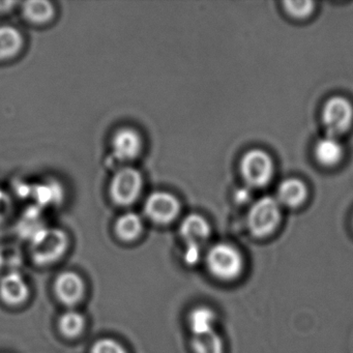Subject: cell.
Instances as JSON below:
<instances>
[{
    "instance_id": "obj_1",
    "label": "cell",
    "mask_w": 353,
    "mask_h": 353,
    "mask_svg": "<svg viewBox=\"0 0 353 353\" xmlns=\"http://www.w3.org/2000/svg\"><path fill=\"white\" fill-rule=\"evenodd\" d=\"M69 245V236L65 231L42 228L30 239V257L36 265L49 266L65 256Z\"/></svg>"
},
{
    "instance_id": "obj_2",
    "label": "cell",
    "mask_w": 353,
    "mask_h": 353,
    "mask_svg": "<svg viewBox=\"0 0 353 353\" xmlns=\"http://www.w3.org/2000/svg\"><path fill=\"white\" fill-rule=\"evenodd\" d=\"M206 268L218 280L231 282L241 276L245 270L243 254L234 245L219 243L206 252Z\"/></svg>"
},
{
    "instance_id": "obj_3",
    "label": "cell",
    "mask_w": 353,
    "mask_h": 353,
    "mask_svg": "<svg viewBox=\"0 0 353 353\" xmlns=\"http://www.w3.org/2000/svg\"><path fill=\"white\" fill-rule=\"evenodd\" d=\"M282 219V208L276 198L270 196L258 199L248 214V227L257 239L270 236L278 229Z\"/></svg>"
},
{
    "instance_id": "obj_4",
    "label": "cell",
    "mask_w": 353,
    "mask_h": 353,
    "mask_svg": "<svg viewBox=\"0 0 353 353\" xmlns=\"http://www.w3.org/2000/svg\"><path fill=\"white\" fill-rule=\"evenodd\" d=\"M212 234L210 223L201 214L185 216L179 226V235L187 245L185 260L188 264H196L201 257V249Z\"/></svg>"
},
{
    "instance_id": "obj_5",
    "label": "cell",
    "mask_w": 353,
    "mask_h": 353,
    "mask_svg": "<svg viewBox=\"0 0 353 353\" xmlns=\"http://www.w3.org/2000/svg\"><path fill=\"white\" fill-rule=\"evenodd\" d=\"M143 183V176L137 169L132 167L121 169L111 181V199L117 205H131L141 195Z\"/></svg>"
},
{
    "instance_id": "obj_6",
    "label": "cell",
    "mask_w": 353,
    "mask_h": 353,
    "mask_svg": "<svg viewBox=\"0 0 353 353\" xmlns=\"http://www.w3.org/2000/svg\"><path fill=\"white\" fill-rule=\"evenodd\" d=\"M321 119L326 135L336 138L352 125V104L343 97H332L324 104Z\"/></svg>"
},
{
    "instance_id": "obj_7",
    "label": "cell",
    "mask_w": 353,
    "mask_h": 353,
    "mask_svg": "<svg viewBox=\"0 0 353 353\" xmlns=\"http://www.w3.org/2000/svg\"><path fill=\"white\" fill-rule=\"evenodd\" d=\"M241 171L248 185L261 188L268 185L274 175V163L264 150H252L241 159Z\"/></svg>"
},
{
    "instance_id": "obj_8",
    "label": "cell",
    "mask_w": 353,
    "mask_h": 353,
    "mask_svg": "<svg viewBox=\"0 0 353 353\" xmlns=\"http://www.w3.org/2000/svg\"><path fill=\"white\" fill-rule=\"evenodd\" d=\"M144 212L154 224L168 225L174 222L181 212L179 200L169 192L158 191L146 199Z\"/></svg>"
},
{
    "instance_id": "obj_9",
    "label": "cell",
    "mask_w": 353,
    "mask_h": 353,
    "mask_svg": "<svg viewBox=\"0 0 353 353\" xmlns=\"http://www.w3.org/2000/svg\"><path fill=\"white\" fill-rule=\"evenodd\" d=\"M53 291L59 303L67 307H75L85 297L86 284L79 274L65 270L55 278Z\"/></svg>"
},
{
    "instance_id": "obj_10",
    "label": "cell",
    "mask_w": 353,
    "mask_h": 353,
    "mask_svg": "<svg viewBox=\"0 0 353 353\" xmlns=\"http://www.w3.org/2000/svg\"><path fill=\"white\" fill-rule=\"evenodd\" d=\"M30 295V285L19 272L13 270L0 278V301L8 307H21Z\"/></svg>"
},
{
    "instance_id": "obj_11",
    "label": "cell",
    "mask_w": 353,
    "mask_h": 353,
    "mask_svg": "<svg viewBox=\"0 0 353 353\" xmlns=\"http://www.w3.org/2000/svg\"><path fill=\"white\" fill-rule=\"evenodd\" d=\"M113 154L121 161H132L143 150V139L139 132L132 128L119 130L112 137Z\"/></svg>"
},
{
    "instance_id": "obj_12",
    "label": "cell",
    "mask_w": 353,
    "mask_h": 353,
    "mask_svg": "<svg viewBox=\"0 0 353 353\" xmlns=\"http://www.w3.org/2000/svg\"><path fill=\"white\" fill-rule=\"evenodd\" d=\"M23 45V36L17 28L11 26H0V63L18 57Z\"/></svg>"
},
{
    "instance_id": "obj_13",
    "label": "cell",
    "mask_w": 353,
    "mask_h": 353,
    "mask_svg": "<svg viewBox=\"0 0 353 353\" xmlns=\"http://www.w3.org/2000/svg\"><path fill=\"white\" fill-rule=\"evenodd\" d=\"M307 195V187L301 179H288L279 185L276 200L281 205L297 208L305 202Z\"/></svg>"
},
{
    "instance_id": "obj_14",
    "label": "cell",
    "mask_w": 353,
    "mask_h": 353,
    "mask_svg": "<svg viewBox=\"0 0 353 353\" xmlns=\"http://www.w3.org/2000/svg\"><path fill=\"white\" fill-rule=\"evenodd\" d=\"M143 221L135 212L123 214L117 219L114 225L115 234L125 243L137 241L143 233Z\"/></svg>"
},
{
    "instance_id": "obj_15",
    "label": "cell",
    "mask_w": 353,
    "mask_h": 353,
    "mask_svg": "<svg viewBox=\"0 0 353 353\" xmlns=\"http://www.w3.org/2000/svg\"><path fill=\"white\" fill-rule=\"evenodd\" d=\"M344 150L336 138L326 135L315 145V157L320 164L332 167L342 160Z\"/></svg>"
},
{
    "instance_id": "obj_16",
    "label": "cell",
    "mask_w": 353,
    "mask_h": 353,
    "mask_svg": "<svg viewBox=\"0 0 353 353\" xmlns=\"http://www.w3.org/2000/svg\"><path fill=\"white\" fill-rule=\"evenodd\" d=\"M22 13L30 23L44 26L54 18L55 9L47 0H30L22 6Z\"/></svg>"
},
{
    "instance_id": "obj_17",
    "label": "cell",
    "mask_w": 353,
    "mask_h": 353,
    "mask_svg": "<svg viewBox=\"0 0 353 353\" xmlns=\"http://www.w3.org/2000/svg\"><path fill=\"white\" fill-rule=\"evenodd\" d=\"M216 314L205 305L194 307L188 316V325L192 336L216 330Z\"/></svg>"
},
{
    "instance_id": "obj_18",
    "label": "cell",
    "mask_w": 353,
    "mask_h": 353,
    "mask_svg": "<svg viewBox=\"0 0 353 353\" xmlns=\"http://www.w3.org/2000/svg\"><path fill=\"white\" fill-rule=\"evenodd\" d=\"M57 325L59 332L65 338L74 340L83 334L86 328V319L80 312L69 310L61 314Z\"/></svg>"
},
{
    "instance_id": "obj_19",
    "label": "cell",
    "mask_w": 353,
    "mask_h": 353,
    "mask_svg": "<svg viewBox=\"0 0 353 353\" xmlns=\"http://www.w3.org/2000/svg\"><path fill=\"white\" fill-rule=\"evenodd\" d=\"M191 347L194 353H225L224 341L216 330L192 336Z\"/></svg>"
},
{
    "instance_id": "obj_20",
    "label": "cell",
    "mask_w": 353,
    "mask_h": 353,
    "mask_svg": "<svg viewBox=\"0 0 353 353\" xmlns=\"http://www.w3.org/2000/svg\"><path fill=\"white\" fill-rule=\"evenodd\" d=\"M285 11L295 19H305L309 17L314 11L315 3L313 1H307V0H303V1H284Z\"/></svg>"
},
{
    "instance_id": "obj_21",
    "label": "cell",
    "mask_w": 353,
    "mask_h": 353,
    "mask_svg": "<svg viewBox=\"0 0 353 353\" xmlns=\"http://www.w3.org/2000/svg\"><path fill=\"white\" fill-rule=\"evenodd\" d=\"M90 353H128L127 349L115 339L103 338L92 344Z\"/></svg>"
},
{
    "instance_id": "obj_22",
    "label": "cell",
    "mask_w": 353,
    "mask_h": 353,
    "mask_svg": "<svg viewBox=\"0 0 353 353\" xmlns=\"http://www.w3.org/2000/svg\"><path fill=\"white\" fill-rule=\"evenodd\" d=\"M9 200L6 198L5 194L0 191V223L7 219L10 210Z\"/></svg>"
},
{
    "instance_id": "obj_23",
    "label": "cell",
    "mask_w": 353,
    "mask_h": 353,
    "mask_svg": "<svg viewBox=\"0 0 353 353\" xmlns=\"http://www.w3.org/2000/svg\"><path fill=\"white\" fill-rule=\"evenodd\" d=\"M17 3L16 1H0V14L9 13Z\"/></svg>"
}]
</instances>
